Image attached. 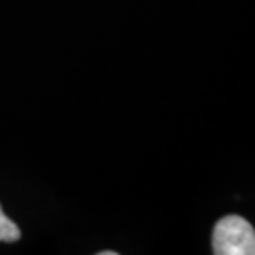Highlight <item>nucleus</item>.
Listing matches in <instances>:
<instances>
[{
    "mask_svg": "<svg viewBox=\"0 0 255 255\" xmlns=\"http://www.w3.org/2000/svg\"><path fill=\"white\" fill-rule=\"evenodd\" d=\"M212 250L216 255H254V225L240 216L221 218L212 233Z\"/></svg>",
    "mask_w": 255,
    "mask_h": 255,
    "instance_id": "f257e3e1",
    "label": "nucleus"
},
{
    "mask_svg": "<svg viewBox=\"0 0 255 255\" xmlns=\"http://www.w3.org/2000/svg\"><path fill=\"white\" fill-rule=\"evenodd\" d=\"M19 238H21L19 227L2 212V206H0V242L11 244V242H17Z\"/></svg>",
    "mask_w": 255,
    "mask_h": 255,
    "instance_id": "f03ea898",
    "label": "nucleus"
},
{
    "mask_svg": "<svg viewBox=\"0 0 255 255\" xmlns=\"http://www.w3.org/2000/svg\"><path fill=\"white\" fill-rule=\"evenodd\" d=\"M99 255H116L114 250H104V252H99Z\"/></svg>",
    "mask_w": 255,
    "mask_h": 255,
    "instance_id": "7ed1b4c3",
    "label": "nucleus"
}]
</instances>
